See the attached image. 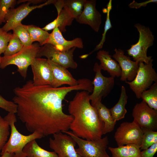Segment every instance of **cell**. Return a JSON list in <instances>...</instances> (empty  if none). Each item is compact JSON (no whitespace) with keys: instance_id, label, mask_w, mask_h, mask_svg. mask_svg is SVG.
Here are the masks:
<instances>
[{"instance_id":"484cf974","label":"cell","mask_w":157,"mask_h":157,"mask_svg":"<svg viewBox=\"0 0 157 157\" xmlns=\"http://www.w3.org/2000/svg\"><path fill=\"white\" fill-rule=\"evenodd\" d=\"M25 26L33 42L37 41L42 46L45 44L50 35L47 31L33 25H25Z\"/></svg>"},{"instance_id":"277c9868","label":"cell","mask_w":157,"mask_h":157,"mask_svg":"<svg viewBox=\"0 0 157 157\" xmlns=\"http://www.w3.org/2000/svg\"><path fill=\"white\" fill-rule=\"evenodd\" d=\"M40 47L39 43H34L29 46H24L20 51L13 55L1 57L0 68L4 69L9 65H15L17 67V72L26 78L28 67L36 58Z\"/></svg>"},{"instance_id":"83f0119b","label":"cell","mask_w":157,"mask_h":157,"mask_svg":"<svg viewBox=\"0 0 157 157\" xmlns=\"http://www.w3.org/2000/svg\"><path fill=\"white\" fill-rule=\"evenodd\" d=\"M106 7L107 11L106 13V19L105 22L104 30L102 35L101 40L99 43L96 46L95 49L92 51L89 54L83 55V57L85 58L87 57L92 53L101 49L102 48L104 44L105 41L106 33L112 27L110 18V12L112 8V1L111 0H109L107 5Z\"/></svg>"},{"instance_id":"44dd1931","label":"cell","mask_w":157,"mask_h":157,"mask_svg":"<svg viewBox=\"0 0 157 157\" xmlns=\"http://www.w3.org/2000/svg\"><path fill=\"white\" fill-rule=\"evenodd\" d=\"M93 106L97 110L99 119L104 123L103 135L112 131L115 128L116 122L113 119L109 109L101 101L97 103Z\"/></svg>"},{"instance_id":"9a60e30c","label":"cell","mask_w":157,"mask_h":157,"mask_svg":"<svg viewBox=\"0 0 157 157\" xmlns=\"http://www.w3.org/2000/svg\"><path fill=\"white\" fill-rule=\"evenodd\" d=\"M112 57L119 65L121 69L120 80L131 81L135 77L139 67V62L131 60L129 56L124 55V51L115 49Z\"/></svg>"},{"instance_id":"8d00e7d4","label":"cell","mask_w":157,"mask_h":157,"mask_svg":"<svg viewBox=\"0 0 157 157\" xmlns=\"http://www.w3.org/2000/svg\"><path fill=\"white\" fill-rule=\"evenodd\" d=\"M157 3V0H149L140 3L133 0L129 5V6L131 8L137 9L142 7H145L148 3Z\"/></svg>"},{"instance_id":"30bf717a","label":"cell","mask_w":157,"mask_h":157,"mask_svg":"<svg viewBox=\"0 0 157 157\" xmlns=\"http://www.w3.org/2000/svg\"><path fill=\"white\" fill-rule=\"evenodd\" d=\"M133 121L143 132L157 129V110L150 108L143 101L137 103L132 111Z\"/></svg>"},{"instance_id":"4316f807","label":"cell","mask_w":157,"mask_h":157,"mask_svg":"<svg viewBox=\"0 0 157 157\" xmlns=\"http://www.w3.org/2000/svg\"><path fill=\"white\" fill-rule=\"evenodd\" d=\"M141 98L150 108L157 110V82L152 84L148 90L143 92Z\"/></svg>"},{"instance_id":"7c38bea8","label":"cell","mask_w":157,"mask_h":157,"mask_svg":"<svg viewBox=\"0 0 157 157\" xmlns=\"http://www.w3.org/2000/svg\"><path fill=\"white\" fill-rule=\"evenodd\" d=\"M76 144L70 135L62 132L54 134L49 139V147L58 157H82L76 150Z\"/></svg>"},{"instance_id":"74e56055","label":"cell","mask_w":157,"mask_h":157,"mask_svg":"<svg viewBox=\"0 0 157 157\" xmlns=\"http://www.w3.org/2000/svg\"><path fill=\"white\" fill-rule=\"evenodd\" d=\"M14 154L7 152L3 153L0 157H14Z\"/></svg>"},{"instance_id":"2e32d148","label":"cell","mask_w":157,"mask_h":157,"mask_svg":"<svg viewBox=\"0 0 157 157\" xmlns=\"http://www.w3.org/2000/svg\"><path fill=\"white\" fill-rule=\"evenodd\" d=\"M96 2L95 0H86L82 13L75 19L80 24L88 25L98 32L102 19L101 13L96 8Z\"/></svg>"},{"instance_id":"5b68a950","label":"cell","mask_w":157,"mask_h":157,"mask_svg":"<svg viewBox=\"0 0 157 157\" xmlns=\"http://www.w3.org/2000/svg\"><path fill=\"white\" fill-rule=\"evenodd\" d=\"M134 26L139 33L138 40L126 50L127 53L134 61L148 64L153 61L152 56H147V53L148 48L154 44V35L148 27L139 23L135 24Z\"/></svg>"},{"instance_id":"cb8c5ba5","label":"cell","mask_w":157,"mask_h":157,"mask_svg":"<svg viewBox=\"0 0 157 157\" xmlns=\"http://www.w3.org/2000/svg\"><path fill=\"white\" fill-rule=\"evenodd\" d=\"M23 151L28 157H58L54 151H49L41 147L36 140L28 143L24 147Z\"/></svg>"},{"instance_id":"8992f818","label":"cell","mask_w":157,"mask_h":157,"mask_svg":"<svg viewBox=\"0 0 157 157\" xmlns=\"http://www.w3.org/2000/svg\"><path fill=\"white\" fill-rule=\"evenodd\" d=\"M63 133L70 135L74 140L78 146L76 150L82 157H111L106 151L109 143L107 136L88 140L78 137L71 131Z\"/></svg>"},{"instance_id":"4fadbf2b","label":"cell","mask_w":157,"mask_h":157,"mask_svg":"<svg viewBox=\"0 0 157 157\" xmlns=\"http://www.w3.org/2000/svg\"><path fill=\"white\" fill-rule=\"evenodd\" d=\"M54 0H48L39 5L30 6V3H24L18 7L10 9L5 18L6 23L1 28L5 31L8 32L16 26L21 23L22 20L31 11L36 8H40L51 3L53 4Z\"/></svg>"},{"instance_id":"6da1fadb","label":"cell","mask_w":157,"mask_h":157,"mask_svg":"<svg viewBox=\"0 0 157 157\" xmlns=\"http://www.w3.org/2000/svg\"><path fill=\"white\" fill-rule=\"evenodd\" d=\"M85 88L82 82L74 86L54 88L35 85L30 80L13 89V100L17 106V115L27 130L44 137L69 129L73 118L63 112V101L69 92Z\"/></svg>"},{"instance_id":"9c48e42d","label":"cell","mask_w":157,"mask_h":157,"mask_svg":"<svg viewBox=\"0 0 157 157\" xmlns=\"http://www.w3.org/2000/svg\"><path fill=\"white\" fill-rule=\"evenodd\" d=\"M76 48L73 47L67 51H61L50 44H46L40 47L36 58L44 56L67 69H75L78 64L74 60L73 53Z\"/></svg>"},{"instance_id":"4dcf8cb0","label":"cell","mask_w":157,"mask_h":157,"mask_svg":"<svg viewBox=\"0 0 157 157\" xmlns=\"http://www.w3.org/2000/svg\"><path fill=\"white\" fill-rule=\"evenodd\" d=\"M143 135L140 150L146 149L154 144L157 142V132L151 130L143 132Z\"/></svg>"},{"instance_id":"ab89813d","label":"cell","mask_w":157,"mask_h":157,"mask_svg":"<svg viewBox=\"0 0 157 157\" xmlns=\"http://www.w3.org/2000/svg\"></svg>"},{"instance_id":"d6a6232c","label":"cell","mask_w":157,"mask_h":157,"mask_svg":"<svg viewBox=\"0 0 157 157\" xmlns=\"http://www.w3.org/2000/svg\"><path fill=\"white\" fill-rule=\"evenodd\" d=\"M16 3L15 0H0V25L6 22V14L10 9L14 8Z\"/></svg>"},{"instance_id":"d590c367","label":"cell","mask_w":157,"mask_h":157,"mask_svg":"<svg viewBox=\"0 0 157 157\" xmlns=\"http://www.w3.org/2000/svg\"><path fill=\"white\" fill-rule=\"evenodd\" d=\"M157 151V142L141 151V157H153Z\"/></svg>"},{"instance_id":"1f68e13d","label":"cell","mask_w":157,"mask_h":157,"mask_svg":"<svg viewBox=\"0 0 157 157\" xmlns=\"http://www.w3.org/2000/svg\"><path fill=\"white\" fill-rule=\"evenodd\" d=\"M10 126L7 121L0 115V151L8 141Z\"/></svg>"},{"instance_id":"f35d334b","label":"cell","mask_w":157,"mask_h":157,"mask_svg":"<svg viewBox=\"0 0 157 157\" xmlns=\"http://www.w3.org/2000/svg\"><path fill=\"white\" fill-rule=\"evenodd\" d=\"M1 56H0V63L1 61Z\"/></svg>"},{"instance_id":"7a4b0ae2","label":"cell","mask_w":157,"mask_h":157,"mask_svg":"<svg viewBox=\"0 0 157 157\" xmlns=\"http://www.w3.org/2000/svg\"><path fill=\"white\" fill-rule=\"evenodd\" d=\"M89 93L85 90L78 92L69 101L68 112L73 118L69 129L79 138L93 140L102 138L104 124L90 103Z\"/></svg>"},{"instance_id":"d6986e66","label":"cell","mask_w":157,"mask_h":157,"mask_svg":"<svg viewBox=\"0 0 157 157\" xmlns=\"http://www.w3.org/2000/svg\"><path fill=\"white\" fill-rule=\"evenodd\" d=\"M96 58L100 63L99 64L102 69L107 71L110 76L119 77L121 75V69L119 64L108 51L100 50L97 53Z\"/></svg>"},{"instance_id":"ffe728a7","label":"cell","mask_w":157,"mask_h":157,"mask_svg":"<svg viewBox=\"0 0 157 157\" xmlns=\"http://www.w3.org/2000/svg\"><path fill=\"white\" fill-rule=\"evenodd\" d=\"M74 19L69 12L63 8L58 13L56 18L42 29L47 31L58 28L61 33L64 32L66 31V26L71 25Z\"/></svg>"},{"instance_id":"3957f363","label":"cell","mask_w":157,"mask_h":157,"mask_svg":"<svg viewBox=\"0 0 157 157\" xmlns=\"http://www.w3.org/2000/svg\"><path fill=\"white\" fill-rule=\"evenodd\" d=\"M4 118L8 123L11 131L9 138L1 150V155L7 152L13 154L14 157H27L23 151L25 146L31 141L41 138L43 136L36 131L28 135L20 133L15 126L17 119L15 113H8Z\"/></svg>"},{"instance_id":"836d02e7","label":"cell","mask_w":157,"mask_h":157,"mask_svg":"<svg viewBox=\"0 0 157 157\" xmlns=\"http://www.w3.org/2000/svg\"><path fill=\"white\" fill-rule=\"evenodd\" d=\"M0 108L8 113H16L17 106L13 101L7 100L0 95Z\"/></svg>"},{"instance_id":"52a82bcc","label":"cell","mask_w":157,"mask_h":157,"mask_svg":"<svg viewBox=\"0 0 157 157\" xmlns=\"http://www.w3.org/2000/svg\"><path fill=\"white\" fill-rule=\"evenodd\" d=\"M153 61L148 64L139 62L137 73L134 79L131 81H125L138 99L141 98L142 92L149 88L154 82H157V74L153 67Z\"/></svg>"},{"instance_id":"7402d4cb","label":"cell","mask_w":157,"mask_h":157,"mask_svg":"<svg viewBox=\"0 0 157 157\" xmlns=\"http://www.w3.org/2000/svg\"><path fill=\"white\" fill-rule=\"evenodd\" d=\"M140 147L135 144H129L117 147H109L111 157H141Z\"/></svg>"},{"instance_id":"d4e9b609","label":"cell","mask_w":157,"mask_h":157,"mask_svg":"<svg viewBox=\"0 0 157 157\" xmlns=\"http://www.w3.org/2000/svg\"><path fill=\"white\" fill-rule=\"evenodd\" d=\"M86 0H60L62 8H65L74 18L81 14Z\"/></svg>"},{"instance_id":"603a6c76","label":"cell","mask_w":157,"mask_h":157,"mask_svg":"<svg viewBox=\"0 0 157 157\" xmlns=\"http://www.w3.org/2000/svg\"><path fill=\"white\" fill-rule=\"evenodd\" d=\"M128 98L125 88L122 85L121 88L120 96L118 102L109 109L112 117L115 122L124 118L127 112L125 106Z\"/></svg>"},{"instance_id":"8fae6325","label":"cell","mask_w":157,"mask_h":157,"mask_svg":"<svg viewBox=\"0 0 157 157\" xmlns=\"http://www.w3.org/2000/svg\"><path fill=\"white\" fill-rule=\"evenodd\" d=\"M143 132L133 121L122 123L117 129L114 138L118 147L135 144L140 147Z\"/></svg>"},{"instance_id":"5bb4252c","label":"cell","mask_w":157,"mask_h":157,"mask_svg":"<svg viewBox=\"0 0 157 157\" xmlns=\"http://www.w3.org/2000/svg\"><path fill=\"white\" fill-rule=\"evenodd\" d=\"M31 66L33 75L32 81L34 85H51L53 80L52 74L47 59L36 58Z\"/></svg>"},{"instance_id":"ba28073f","label":"cell","mask_w":157,"mask_h":157,"mask_svg":"<svg viewBox=\"0 0 157 157\" xmlns=\"http://www.w3.org/2000/svg\"><path fill=\"white\" fill-rule=\"evenodd\" d=\"M101 70L99 64L95 63L93 67L95 75L92 81L93 89L92 93L89 95L91 104L93 106L97 103L101 101L102 99L110 93L114 85V78L104 76Z\"/></svg>"},{"instance_id":"f546056e","label":"cell","mask_w":157,"mask_h":157,"mask_svg":"<svg viewBox=\"0 0 157 157\" xmlns=\"http://www.w3.org/2000/svg\"><path fill=\"white\" fill-rule=\"evenodd\" d=\"M24 46L18 38L13 33L3 53V56H9L13 55L20 51Z\"/></svg>"},{"instance_id":"ac0fdd59","label":"cell","mask_w":157,"mask_h":157,"mask_svg":"<svg viewBox=\"0 0 157 157\" xmlns=\"http://www.w3.org/2000/svg\"><path fill=\"white\" fill-rule=\"evenodd\" d=\"M46 44H50L61 51H67L73 47L83 48V43L81 38H77L71 40H67L58 28H54L50 33Z\"/></svg>"},{"instance_id":"e0dca14e","label":"cell","mask_w":157,"mask_h":157,"mask_svg":"<svg viewBox=\"0 0 157 157\" xmlns=\"http://www.w3.org/2000/svg\"><path fill=\"white\" fill-rule=\"evenodd\" d=\"M47 59L51 68L53 76L51 86L58 88L64 84L73 86L78 84L80 79H76L67 69Z\"/></svg>"},{"instance_id":"e575fe53","label":"cell","mask_w":157,"mask_h":157,"mask_svg":"<svg viewBox=\"0 0 157 157\" xmlns=\"http://www.w3.org/2000/svg\"><path fill=\"white\" fill-rule=\"evenodd\" d=\"M12 35V34L0 28V56L5 51Z\"/></svg>"},{"instance_id":"f1b7e54d","label":"cell","mask_w":157,"mask_h":157,"mask_svg":"<svg viewBox=\"0 0 157 157\" xmlns=\"http://www.w3.org/2000/svg\"><path fill=\"white\" fill-rule=\"evenodd\" d=\"M13 30V33L18 38L24 46H29L33 44V42L25 25L20 23Z\"/></svg>"}]
</instances>
